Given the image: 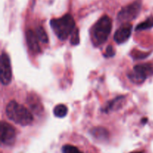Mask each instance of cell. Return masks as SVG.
I'll return each instance as SVG.
<instances>
[{
  "label": "cell",
  "mask_w": 153,
  "mask_h": 153,
  "mask_svg": "<svg viewBox=\"0 0 153 153\" xmlns=\"http://www.w3.org/2000/svg\"><path fill=\"white\" fill-rule=\"evenodd\" d=\"M6 114L9 120L21 126H28L34 120L32 114L25 106L11 101L6 107Z\"/></svg>",
  "instance_id": "6da1fadb"
},
{
  "label": "cell",
  "mask_w": 153,
  "mask_h": 153,
  "mask_svg": "<svg viewBox=\"0 0 153 153\" xmlns=\"http://www.w3.org/2000/svg\"><path fill=\"white\" fill-rule=\"evenodd\" d=\"M112 28V20L108 16L100 18L91 30V40L95 46H100L105 43L111 34Z\"/></svg>",
  "instance_id": "7a4b0ae2"
},
{
  "label": "cell",
  "mask_w": 153,
  "mask_h": 153,
  "mask_svg": "<svg viewBox=\"0 0 153 153\" xmlns=\"http://www.w3.org/2000/svg\"><path fill=\"white\" fill-rule=\"evenodd\" d=\"M50 25L55 35L61 40H65L75 30V20L70 14H65L61 18L52 19Z\"/></svg>",
  "instance_id": "3957f363"
},
{
  "label": "cell",
  "mask_w": 153,
  "mask_h": 153,
  "mask_svg": "<svg viewBox=\"0 0 153 153\" xmlns=\"http://www.w3.org/2000/svg\"><path fill=\"white\" fill-rule=\"evenodd\" d=\"M153 73V67L150 64H139L135 66L128 74V78L135 84H141L144 82L146 78Z\"/></svg>",
  "instance_id": "277c9868"
},
{
  "label": "cell",
  "mask_w": 153,
  "mask_h": 153,
  "mask_svg": "<svg viewBox=\"0 0 153 153\" xmlns=\"http://www.w3.org/2000/svg\"><path fill=\"white\" fill-rule=\"evenodd\" d=\"M141 8V3L139 0L121 9L117 15V19L122 22H128L135 19L138 16Z\"/></svg>",
  "instance_id": "5b68a950"
},
{
  "label": "cell",
  "mask_w": 153,
  "mask_h": 153,
  "mask_svg": "<svg viewBox=\"0 0 153 153\" xmlns=\"http://www.w3.org/2000/svg\"><path fill=\"white\" fill-rule=\"evenodd\" d=\"M16 140L15 128L6 122L1 123V142L5 146H12Z\"/></svg>",
  "instance_id": "8992f818"
},
{
  "label": "cell",
  "mask_w": 153,
  "mask_h": 153,
  "mask_svg": "<svg viewBox=\"0 0 153 153\" xmlns=\"http://www.w3.org/2000/svg\"><path fill=\"white\" fill-rule=\"evenodd\" d=\"M1 82L2 85H8L11 81L12 72L11 66L9 56L5 53L2 52L1 55Z\"/></svg>",
  "instance_id": "52a82bcc"
},
{
  "label": "cell",
  "mask_w": 153,
  "mask_h": 153,
  "mask_svg": "<svg viewBox=\"0 0 153 153\" xmlns=\"http://www.w3.org/2000/svg\"><path fill=\"white\" fill-rule=\"evenodd\" d=\"M132 25L128 22L123 24L122 26L120 27L114 34V40L118 44L125 43L128 40L131 34Z\"/></svg>",
  "instance_id": "ba28073f"
},
{
  "label": "cell",
  "mask_w": 153,
  "mask_h": 153,
  "mask_svg": "<svg viewBox=\"0 0 153 153\" xmlns=\"http://www.w3.org/2000/svg\"><path fill=\"white\" fill-rule=\"evenodd\" d=\"M26 43L30 50L34 53L40 52V47L39 45V39L37 34L32 30H28L25 33Z\"/></svg>",
  "instance_id": "9c48e42d"
},
{
  "label": "cell",
  "mask_w": 153,
  "mask_h": 153,
  "mask_svg": "<svg viewBox=\"0 0 153 153\" xmlns=\"http://www.w3.org/2000/svg\"><path fill=\"white\" fill-rule=\"evenodd\" d=\"M124 102V97H118L113 100L112 101L109 102L107 105H105V108L103 109L105 112L108 113V112L112 111L118 110L121 106L123 105V103Z\"/></svg>",
  "instance_id": "30bf717a"
},
{
  "label": "cell",
  "mask_w": 153,
  "mask_h": 153,
  "mask_svg": "<svg viewBox=\"0 0 153 153\" xmlns=\"http://www.w3.org/2000/svg\"><path fill=\"white\" fill-rule=\"evenodd\" d=\"M91 133L94 136V137L100 140H106L108 137V131L106 128H103V127L94 128L93 129H91Z\"/></svg>",
  "instance_id": "8fae6325"
},
{
  "label": "cell",
  "mask_w": 153,
  "mask_h": 153,
  "mask_svg": "<svg viewBox=\"0 0 153 153\" xmlns=\"http://www.w3.org/2000/svg\"><path fill=\"white\" fill-rule=\"evenodd\" d=\"M53 111H54V114H55V117L62 118V117H64L67 114L68 108H67V107L65 105L60 104L55 106Z\"/></svg>",
  "instance_id": "7c38bea8"
},
{
  "label": "cell",
  "mask_w": 153,
  "mask_h": 153,
  "mask_svg": "<svg viewBox=\"0 0 153 153\" xmlns=\"http://www.w3.org/2000/svg\"><path fill=\"white\" fill-rule=\"evenodd\" d=\"M153 27V16L148 18L145 21L142 22L139 25L136 26V31H141V30H146L148 28H151Z\"/></svg>",
  "instance_id": "4fadbf2b"
},
{
  "label": "cell",
  "mask_w": 153,
  "mask_h": 153,
  "mask_svg": "<svg viewBox=\"0 0 153 153\" xmlns=\"http://www.w3.org/2000/svg\"><path fill=\"white\" fill-rule=\"evenodd\" d=\"M36 34H37V37H38L39 40L42 42L43 43H46L48 42V36L46 34V31L44 30V28L41 26H38L36 29Z\"/></svg>",
  "instance_id": "5bb4252c"
},
{
  "label": "cell",
  "mask_w": 153,
  "mask_h": 153,
  "mask_svg": "<svg viewBox=\"0 0 153 153\" xmlns=\"http://www.w3.org/2000/svg\"><path fill=\"white\" fill-rule=\"evenodd\" d=\"M62 153H83L80 149L73 145L67 144L62 147Z\"/></svg>",
  "instance_id": "9a60e30c"
},
{
  "label": "cell",
  "mask_w": 153,
  "mask_h": 153,
  "mask_svg": "<svg viewBox=\"0 0 153 153\" xmlns=\"http://www.w3.org/2000/svg\"><path fill=\"white\" fill-rule=\"evenodd\" d=\"M70 43L73 45H77L79 43V31L78 28L73 31V32L72 33V37L71 40H70Z\"/></svg>",
  "instance_id": "2e32d148"
},
{
  "label": "cell",
  "mask_w": 153,
  "mask_h": 153,
  "mask_svg": "<svg viewBox=\"0 0 153 153\" xmlns=\"http://www.w3.org/2000/svg\"><path fill=\"white\" fill-rule=\"evenodd\" d=\"M115 55L114 49L112 47V46H108L106 48L105 53V56L107 57V58H111V57H113Z\"/></svg>",
  "instance_id": "e0dca14e"
},
{
  "label": "cell",
  "mask_w": 153,
  "mask_h": 153,
  "mask_svg": "<svg viewBox=\"0 0 153 153\" xmlns=\"http://www.w3.org/2000/svg\"><path fill=\"white\" fill-rule=\"evenodd\" d=\"M132 54H133V57H134L135 59H142V58L147 56V54L145 55L144 53H142L141 52H139V51H137V52H133Z\"/></svg>",
  "instance_id": "ac0fdd59"
},
{
  "label": "cell",
  "mask_w": 153,
  "mask_h": 153,
  "mask_svg": "<svg viewBox=\"0 0 153 153\" xmlns=\"http://www.w3.org/2000/svg\"><path fill=\"white\" fill-rule=\"evenodd\" d=\"M131 153H143V152H131Z\"/></svg>",
  "instance_id": "d6986e66"
}]
</instances>
